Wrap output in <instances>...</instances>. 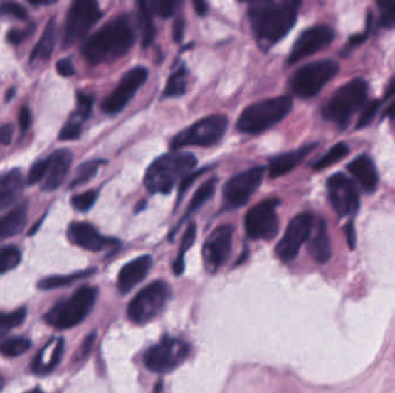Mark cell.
I'll list each match as a JSON object with an SVG mask.
<instances>
[{
  "label": "cell",
  "instance_id": "6da1fadb",
  "mask_svg": "<svg viewBox=\"0 0 395 393\" xmlns=\"http://www.w3.org/2000/svg\"><path fill=\"white\" fill-rule=\"evenodd\" d=\"M300 3L283 1H253L248 9L252 31L265 45H274L285 38L297 21Z\"/></svg>",
  "mask_w": 395,
  "mask_h": 393
},
{
  "label": "cell",
  "instance_id": "7a4b0ae2",
  "mask_svg": "<svg viewBox=\"0 0 395 393\" xmlns=\"http://www.w3.org/2000/svg\"><path fill=\"white\" fill-rule=\"evenodd\" d=\"M135 43V33L129 18H114L89 37L81 48L83 58L96 65L125 55Z\"/></svg>",
  "mask_w": 395,
  "mask_h": 393
},
{
  "label": "cell",
  "instance_id": "3957f363",
  "mask_svg": "<svg viewBox=\"0 0 395 393\" xmlns=\"http://www.w3.org/2000/svg\"><path fill=\"white\" fill-rule=\"evenodd\" d=\"M196 165V156L172 151L155 159L144 176V186L152 194H169Z\"/></svg>",
  "mask_w": 395,
  "mask_h": 393
},
{
  "label": "cell",
  "instance_id": "277c9868",
  "mask_svg": "<svg viewBox=\"0 0 395 393\" xmlns=\"http://www.w3.org/2000/svg\"><path fill=\"white\" fill-rule=\"evenodd\" d=\"M293 109L289 96L268 98L252 104L243 111L237 122V129L244 134H259L285 119Z\"/></svg>",
  "mask_w": 395,
  "mask_h": 393
},
{
  "label": "cell",
  "instance_id": "5b68a950",
  "mask_svg": "<svg viewBox=\"0 0 395 393\" xmlns=\"http://www.w3.org/2000/svg\"><path fill=\"white\" fill-rule=\"evenodd\" d=\"M98 287H80L70 299L63 300L53 306L46 316V323L55 329L66 330L81 323L92 311L98 299Z\"/></svg>",
  "mask_w": 395,
  "mask_h": 393
},
{
  "label": "cell",
  "instance_id": "8992f818",
  "mask_svg": "<svg viewBox=\"0 0 395 393\" xmlns=\"http://www.w3.org/2000/svg\"><path fill=\"white\" fill-rule=\"evenodd\" d=\"M368 83L363 79L352 80L328 99L322 109L326 119L344 126L368 97Z\"/></svg>",
  "mask_w": 395,
  "mask_h": 393
},
{
  "label": "cell",
  "instance_id": "52a82bcc",
  "mask_svg": "<svg viewBox=\"0 0 395 393\" xmlns=\"http://www.w3.org/2000/svg\"><path fill=\"white\" fill-rule=\"evenodd\" d=\"M340 70L337 61L319 60L304 65L290 80L291 92L297 97H315Z\"/></svg>",
  "mask_w": 395,
  "mask_h": 393
},
{
  "label": "cell",
  "instance_id": "ba28073f",
  "mask_svg": "<svg viewBox=\"0 0 395 393\" xmlns=\"http://www.w3.org/2000/svg\"><path fill=\"white\" fill-rule=\"evenodd\" d=\"M229 125L227 117L221 114L206 117L194 122L185 131L178 133L172 142V149L177 151L184 146H211L218 144Z\"/></svg>",
  "mask_w": 395,
  "mask_h": 393
},
{
  "label": "cell",
  "instance_id": "9c48e42d",
  "mask_svg": "<svg viewBox=\"0 0 395 393\" xmlns=\"http://www.w3.org/2000/svg\"><path fill=\"white\" fill-rule=\"evenodd\" d=\"M172 294L168 284L157 281L144 287L130 302L127 315L137 324H146L153 321L166 307Z\"/></svg>",
  "mask_w": 395,
  "mask_h": 393
},
{
  "label": "cell",
  "instance_id": "30bf717a",
  "mask_svg": "<svg viewBox=\"0 0 395 393\" xmlns=\"http://www.w3.org/2000/svg\"><path fill=\"white\" fill-rule=\"evenodd\" d=\"M98 4L93 0H77L70 5L64 26L63 46L70 48L88 34L93 26L101 18Z\"/></svg>",
  "mask_w": 395,
  "mask_h": 393
},
{
  "label": "cell",
  "instance_id": "8fae6325",
  "mask_svg": "<svg viewBox=\"0 0 395 393\" xmlns=\"http://www.w3.org/2000/svg\"><path fill=\"white\" fill-rule=\"evenodd\" d=\"M190 350L184 340L164 337L144 354V365L150 372L166 374L181 366L190 355Z\"/></svg>",
  "mask_w": 395,
  "mask_h": 393
},
{
  "label": "cell",
  "instance_id": "7c38bea8",
  "mask_svg": "<svg viewBox=\"0 0 395 393\" xmlns=\"http://www.w3.org/2000/svg\"><path fill=\"white\" fill-rule=\"evenodd\" d=\"M279 205V198H267L248 211L246 230L248 238L253 240L275 238L279 232V218L276 215V208Z\"/></svg>",
  "mask_w": 395,
  "mask_h": 393
},
{
  "label": "cell",
  "instance_id": "4fadbf2b",
  "mask_svg": "<svg viewBox=\"0 0 395 393\" xmlns=\"http://www.w3.org/2000/svg\"><path fill=\"white\" fill-rule=\"evenodd\" d=\"M148 77V70L142 66L132 68L120 80L118 86L112 90L102 103V111L109 116H115L125 109L139 89L144 86Z\"/></svg>",
  "mask_w": 395,
  "mask_h": 393
},
{
  "label": "cell",
  "instance_id": "5bb4252c",
  "mask_svg": "<svg viewBox=\"0 0 395 393\" xmlns=\"http://www.w3.org/2000/svg\"><path fill=\"white\" fill-rule=\"evenodd\" d=\"M313 227V217L304 212L289 222L283 238L276 244V257L283 262H291L297 257L300 248L309 240Z\"/></svg>",
  "mask_w": 395,
  "mask_h": 393
},
{
  "label": "cell",
  "instance_id": "9a60e30c",
  "mask_svg": "<svg viewBox=\"0 0 395 393\" xmlns=\"http://www.w3.org/2000/svg\"><path fill=\"white\" fill-rule=\"evenodd\" d=\"M265 168H248L233 176L223 188V203L227 209H236L246 205L263 180Z\"/></svg>",
  "mask_w": 395,
  "mask_h": 393
},
{
  "label": "cell",
  "instance_id": "2e32d148",
  "mask_svg": "<svg viewBox=\"0 0 395 393\" xmlns=\"http://www.w3.org/2000/svg\"><path fill=\"white\" fill-rule=\"evenodd\" d=\"M233 226L221 225L206 239L202 248L205 267L211 274L218 271L228 257L233 244Z\"/></svg>",
  "mask_w": 395,
  "mask_h": 393
},
{
  "label": "cell",
  "instance_id": "e0dca14e",
  "mask_svg": "<svg viewBox=\"0 0 395 393\" xmlns=\"http://www.w3.org/2000/svg\"><path fill=\"white\" fill-rule=\"evenodd\" d=\"M328 196L340 217L355 214L359 208V196L355 185L344 174L337 173L327 180Z\"/></svg>",
  "mask_w": 395,
  "mask_h": 393
},
{
  "label": "cell",
  "instance_id": "ac0fdd59",
  "mask_svg": "<svg viewBox=\"0 0 395 393\" xmlns=\"http://www.w3.org/2000/svg\"><path fill=\"white\" fill-rule=\"evenodd\" d=\"M334 31L328 26H315L303 31L295 42L288 57V64L294 65L310 55L325 49L333 42Z\"/></svg>",
  "mask_w": 395,
  "mask_h": 393
},
{
  "label": "cell",
  "instance_id": "d6986e66",
  "mask_svg": "<svg viewBox=\"0 0 395 393\" xmlns=\"http://www.w3.org/2000/svg\"><path fill=\"white\" fill-rule=\"evenodd\" d=\"M68 235L72 244L94 253L118 244L116 239L107 238L102 235L88 222H72L68 227Z\"/></svg>",
  "mask_w": 395,
  "mask_h": 393
},
{
  "label": "cell",
  "instance_id": "ffe728a7",
  "mask_svg": "<svg viewBox=\"0 0 395 393\" xmlns=\"http://www.w3.org/2000/svg\"><path fill=\"white\" fill-rule=\"evenodd\" d=\"M48 158H49V168L42 189L46 192H53L64 183L73 161V154L68 149H58L51 154Z\"/></svg>",
  "mask_w": 395,
  "mask_h": 393
},
{
  "label": "cell",
  "instance_id": "44dd1931",
  "mask_svg": "<svg viewBox=\"0 0 395 393\" xmlns=\"http://www.w3.org/2000/svg\"><path fill=\"white\" fill-rule=\"evenodd\" d=\"M153 265V259L149 255L137 257L131 262L124 265L120 269L118 274L117 286L122 294H127L130 291L133 290L140 281H144L150 268Z\"/></svg>",
  "mask_w": 395,
  "mask_h": 393
},
{
  "label": "cell",
  "instance_id": "7402d4cb",
  "mask_svg": "<svg viewBox=\"0 0 395 393\" xmlns=\"http://www.w3.org/2000/svg\"><path fill=\"white\" fill-rule=\"evenodd\" d=\"M65 350L64 338H53L37 354L31 365L33 372L37 375H46L53 372L62 361Z\"/></svg>",
  "mask_w": 395,
  "mask_h": 393
},
{
  "label": "cell",
  "instance_id": "603a6c76",
  "mask_svg": "<svg viewBox=\"0 0 395 393\" xmlns=\"http://www.w3.org/2000/svg\"><path fill=\"white\" fill-rule=\"evenodd\" d=\"M315 144L311 146H302L300 149L289 151V153L281 154V155L275 156L274 158L270 159L268 164V173L272 179L283 177L285 174L293 171L298 164H300L307 154L312 151Z\"/></svg>",
  "mask_w": 395,
  "mask_h": 393
},
{
  "label": "cell",
  "instance_id": "cb8c5ba5",
  "mask_svg": "<svg viewBox=\"0 0 395 393\" xmlns=\"http://www.w3.org/2000/svg\"><path fill=\"white\" fill-rule=\"evenodd\" d=\"M23 190V177L19 168L0 176V211L16 203Z\"/></svg>",
  "mask_w": 395,
  "mask_h": 393
},
{
  "label": "cell",
  "instance_id": "d4e9b609",
  "mask_svg": "<svg viewBox=\"0 0 395 393\" xmlns=\"http://www.w3.org/2000/svg\"><path fill=\"white\" fill-rule=\"evenodd\" d=\"M348 170L352 172V176L361 183V186L363 187L364 190L369 193L376 190L379 178H378L376 165H374L372 159L369 156H359L357 158L354 159L348 165Z\"/></svg>",
  "mask_w": 395,
  "mask_h": 393
},
{
  "label": "cell",
  "instance_id": "484cf974",
  "mask_svg": "<svg viewBox=\"0 0 395 393\" xmlns=\"http://www.w3.org/2000/svg\"><path fill=\"white\" fill-rule=\"evenodd\" d=\"M28 220V203L14 208L5 216L0 217V242L20 235Z\"/></svg>",
  "mask_w": 395,
  "mask_h": 393
},
{
  "label": "cell",
  "instance_id": "4316f807",
  "mask_svg": "<svg viewBox=\"0 0 395 393\" xmlns=\"http://www.w3.org/2000/svg\"><path fill=\"white\" fill-rule=\"evenodd\" d=\"M309 252L318 263H326L332 257L331 241L324 220H319L315 235L309 242Z\"/></svg>",
  "mask_w": 395,
  "mask_h": 393
},
{
  "label": "cell",
  "instance_id": "83f0119b",
  "mask_svg": "<svg viewBox=\"0 0 395 393\" xmlns=\"http://www.w3.org/2000/svg\"><path fill=\"white\" fill-rule=\"evenodd\" d=\"M56 43V21L55 18H50L43 34L41 37L38 43L35 45L34 50L31 51V61L49 60L53 55Z\"/></svg>",
  "mask_w": 395,
  "mask_h": 393
},
{
  "label": "cell",
  "instance_id": "f1b7e54d",
  "mask_svg": "<svg viewBox=\"0 0 395 393\" xmlns=\"http://www.w3.org/2000/svg\"><path fill=\"white\" fill-rule=\"evenodd\" d=\"M138 21L141 33V44L144 48H148L153 43L155 38V26H154L153 13L150 11L149 5L146 1H139Z\"/></svg>",
  "mask_w": 395,
  "mask_h": 393
},
{
  "label": "cell",
  "instance_id": "f546056e",
  "mask_svg": "<svg viewBox=\"0 0 395 393\" xmlns=\"http://www.w3.org/2000/svg\"><path fill=\"white\" fill-rule=\"evenodd\" d=\"M187 70L185 68H178L172 77H169L166 88L163 92V98L181 97L186 92Z\"/></svg>",
  "mask_w": 395,
  "mask_h": 393
},
{
  "label": "cell",
  "instance_id": "4dcf8cb0",
  "mask_svg": "<svg viewBox=\"0 0 395 393\" xmlns=\"http://www.w3.org/2000/svg\"><path fill=\"white\" fill-rule=\"evenodd\" d=\"M105 163V161L103 159H93V161H88V162L80 165L77 173H75V178L70 181V188H78V187L86 185L93 178L95 177L98 170Z\"/></svg>",
  "mask_w": 395,
  "mask_h": 393
},
{
  "label": "cell",
  "instance_id": "1f68e13d",
  "mask_svg": "<svg viewBox=\"0 0 395 393\" xmlns=\"http://www.w3.org/2000/svg\"><path fill=\"white\" fill-rule=\"evenodd\" d=\"M31 342L25 337H9L0 340V353L4 357H16L31 350Z\"/></svg>",
  "mask_w": 395,
  "mask_h": 393
},
{
  "label": "cell",
  "instance_id": "d6a6232c",
  "mask_svg": "<svg viewBox=\"0 0 395 393\" xmlns=\"http://www.w3.org/2000/svg\"><path fill=\"white\" fill-rule=\"evenodd\" d=\"M216 183H218V179L211 178V179L207 180L206 183H202L201 186L196 190L192 200H191L190 205L187 208L184 220H186L187 217L191 216V215L194 214V211L200 209L202 205H205L206 202L209 201V198L214 194Z\"/></svg>",
  "mask_w": 395,
  "mask_h": 393
},
{
  "label": "cell",
  "instance_id": "836d02e7",
  "mask_svg": "<svg viewBox=\"0 0 395 393\" xmlns=\"http://www.w3.org/2000/svg\"><path fill=\"white\" fill-rule=\"evenodd\" d=\"M95 270H86V271L75 272V274H68V276H51L46 277L38 283L37 287L40 290H53V289H58V287L66 286L70 284L74 283L81 278L88 277Z\"/></svg>",
  "mask_w": 395,
  "mask_h": 393
},
{
  "label": "cell",
  "instance_id": "e575fe53",
  "mask_svg": "<svg viewBox=\"0 0 395 393\" xmlns=\"http://www.w3.org/2000/svg\"><path fill=\"white\" fill-rule=\"evenodd\" d=\"M196 226L194 222H192V224L189 225L186 231H185L184 237H183V240H181V248H179V253H178L177 259H175L174 267H172L176 276H181V274L184 272L185 253H186L187 250L190 249V248L194 246V241H196Z\"/></svg>",
  "mask_w": 395,
  "mask_h": 393
},
{
  "label": "cell",
  "instance_id": "d590c367",
  "mask_svg": "<svg viewBox=\"0 0 395 393\" xmlns=\"http://www.w3.org/2000/svg\"><path fill=\"white\" fill-rule=\"evenodd\" d=\"M348 153H349V146L343 144V142H340V144L332 146L331 149L328 150L327 154H325L322 158L313 164L312 168H316V170L328 168V166H331V165L335 164L341 159L344 158Z\"/></svg>",
  "mask_w": 395,
  "mask_h": 393
},
{
  "label": "cell",
  "instance_id": "8d00e7d4",
  "mask_svg": "<svg viewBox=\"0 0 395 393\" xmlns=\"http://www.w3.org/2000/svg\"><path fill=\"white\" fill-rule=\"evenodd\" d=\"M21 262V252L16 246L0 248V276L16 269Z\"/></svg>",
  "mask_w": 395,
  "mask_h": 393
},
{
  "label": "cell",
  "instance_id": "74e56055",
  "mask_svg": "<svg viewBox=\"0 0 395 393\" xmlns=\"http://www.w3.org/2000/svg\"><path fill=\"white\" fill-rule=\"evenodd\" d=\"M27 316V309L20 308L12 313H0V337L6 335L16 326L21 325Z\"/></svg>",
  "mask_w": 395,
  "mask_h": 393
},
{
  "label": "cell",
  "instance_id": "f35d334b",
  "mask_svg": "<svg viewBox=\"0 0 395 393\" xmlns=\"http://www.w3.org/2000/svg\"><path fill=\"white\" fill-rule=\"evenodd\" d=\"M83 122L77 118V117H70L62 131L59 133V140L60 141H73L79 139L80 135L83 133Z\"/></svg>",
  "mask_w": 395,
  "mask_h": 393
},
{
  "label": "cell",
  "instance_id": "ab89813d",
  "mask_svg": "<svg viewBox=\"0 0 395 393\" xmlns=\"http://www.w3.org/2000/svg\"><path fill=\"white\" fill-rule=\"evenodd\" d=\"M98 200V192L95 190H88L79 195H75L70 200L72 207L79 212H87L90 210Z\"/></svg>",
  "mask_w": 395,
  "mask_h": 393
},
{
  "label": "cell",
  "instance_id": "60d3db41",
  "mask_svg": "<svg viewBox=\"0 0 395 393\" xmlns=\"http://www.w3.org/2000/svg\"><path fill=\"white\" fill-rule=\"evenodd\" d=\"M93 105H94V98L87 94L79 92L77 95V111L73 116L79 118L81 122H86L90 114H92Z\"/></svg>",
  "mask_w": 395,
  "mask_h": 393
},
{
  "label": "cell",
  "instance_id": "b9f144b4",
  "mask_svg": "<svg viewBox=\"0 0 395 393\" xmlns=\"http://www.w3.org/2000/svg\"><path fill=\"white\" fill-rule=\"evenodd\" d=\"M48 168H49V158L41 159V161L34 163L31 170H29V173H28V185L33 186V185H36L37 183L42 181L48 173Z\"/></svg>",
  "mask_w": 395,
  "mask_h": 393
},
{
  "label": "cell",
  "instance_id": "7bdbcfd3",
  "mask_svg": "<svg viewBox=\"0 0 395 393\" xmlns=\"http://www.w3.org/2000/svg\"><path fill=\"white\" fill-rule=\"evenodd\" d=\"M380 25L387 29L395 27V0L393 1H379Z\"/></svg>",
  "mask_w": 395,
  "mask_h": 393
},
{
  "label": "cell",
  "instance_id": "ee69618b",
  "mask_svg": "<svg viewBox=\"0 0 395 393\" xmlns=\"http://www.w3.org/2000/svg\"><path fill=\"white\" fill-rule=\"evenodd\" d=\"M152 13L163 18H168L175 13L177 7V1H161V0H153L148 3Z\"/></svg>",
  "mask_w": 395,
  "mask_h": 393
},
{
  "label": "cell",
  "instance_id": "f6af8a7d",
  "mask_svg": "<svg viewBox=\"0 0 395 393\" xmlns=\"http://www.w3.org/2000/svg\"><path fill=\"white\" fill-rule=\"evenodd\" d=\"M379 101H372L367 104L363 111H362L361 116H359V122L356 125V129H362L367 127L374 119L376 113L379 110Z\"/></svg>",
  "mask_w": 395,
  "mask_h": 393
},
{
  "label": "cell",
  "instance_id": "bcb514c9",
  "mask_svg": "<svg viewBox=\"0 0 395 393\" xmlns=\"http://www.w3.org/2000/svg\"><path fill=\"white\" fill-rule=\"evenodd\" d=\"M0 14L13 16L19 20H26L28 18L27 9L18 3L7 1L0 5Z\"/></svg>",
  "mask_w": 395,
  "mask_h": 393
},
{
  "label": "cell",
  "instance_id": "7dc6e473",
  "mask_svg": "<svg viewBox=\"0 0 395 393\" xmlns=\"http://www.w3.org/2000/svg\"><path fill=\"white\" fill-rule=\"evenodd\" d=\"M35 26L31 25V27L27 28L25 31H20V29H12L9 31L7 34V41L13 45H19V44L23 43L28 37L31 36L34 31Z\"/></svg>",
  "mask_w": 395,
  "mask_h": 393
},
{
  "label": "cell",
  "instance_id": "c3c4849f",
  "mask_svg": "<svg viewBox=\"0 0 395 393\" xmlns=\"http://www.w3.org/2000/svg\"><path fill=\"white\" fill-rule=\"evenodd\" d=\"M205 171L206 170H200V171L196 172V173H190L187 177L181 180V185H179V190H178V203L181 201V198L185 195V193L194 185V181Z\"/></svg>",
  "mask_w": 395,
  "mask_h": 393
},
{
  "label": "cell",
  "instance_id": "681fc988",
  "mask_svg": "<svg viewBox=\"0 0 395 393\" xmlns=\"http://www.w3.org/2000/svg\"><path fill=\"white\" fill-rule=\"evenodd\" d=\"M56 70L57 73L63 77H73L75 74V68H74L73 63L68 58L60 59V60L56 64Z\"/></svg>",
  "mask_w": 395,
  "mask_h": 393
},
{
  "label": "cell",
  "instance_id": "f907efd6",
  "mask_svg": "<svg viewBox=\"0 0 395 393\" xmlns=\"http://www.w3.org/2000/svg\"><path fill=\"white\" fill-rule=\"evenodd\" d=\"M31 122H33V117H31V109L28 107H22L19 112V125L22 133L29 131Z\"/></svg>",
  "mask_w": 395,
  "mask_h": 393
},
{
  "label": "cell",
  "instance_id": "816d5d0a",
  "mask_svg": "<svg viewBox=\"0 0 395 393\" xmlns=\"http://www.w3.org/2000/svg\"><path fill=\"white\" fill-rule=\"evenodd\" d=\"M96 333H93L90 335H87L86 339L83 340V345H81V348H80L79 353L77 354L78 360L83 359L88 355L89 352L92 350L93 345L95 343Z\"/></svg>",
  "mask_w": 395,
  "mask_h": 393
},
{
  "label": "cell",
  "instance_id": "f5cc1de1",
  "mask_svg": "<svg viewBox=\"0 0 395 393\" xmlns=\"http://www.w3.org/2000/svg\"><path fill=\"white\" fill-rule=\"evenodd\" d=\"M13 133H14V129H13V125H11V124L0 126V144L3 146L11 144Z\"/></svg>",
  "mask_w": 395,
  "mask_h": 393
},
{
  "label": "cell",
  "instance_id": "db71d44e",
  "mask_svg": "<svg viewBox=\"0 0 395 393\" xmlns=\"http://www.w3.org/2000/svg\"><path fill=\"white\" fill-rule=\"evenodd\" d=\"M183 35H184V21L183 18H177L175 25H174V31H172V36L176 42H181L183 40Z\"/></svg>",
  "mask_w": 395,
  "mask_h": 393
},
{
  "label": "cell",
  "instance_id": "11a10c76",
  "mask_svg": "<svg viewBox=\"0 0 395 393\" xmlns=\"http://www.w3.org/2000/svg\"><path fill=\"white\" fill-rule=\"evenodd\" d=\"M346 235L347 240H348V244L352 249L355 248L356 244V235L355 229H354V224L352 222H348L346 226Z\"/></svg>",
  "mask_w": 395,
  "mask_h": 393
},
{
  "label": "cell",
  "instance_id": "9f6ffc18",
  "mask_svg": "<svg viewBox=\"0 0 395 393\" xmlns=\"http://www.w3.org/2000/svg\"><path fill=\"white\" fill-rule=\"evenodd\" d=\"M368 36L369 29L365 31V33H362V34L354 35V36H352V38H350L349 45H359V44L363 43V42L368 38Z\"/></svg>",
  "mask_w": 395,
  "mask_h": 393
},
{
  "label": "cell",
  "instance_id": "6f0895ef",
  "mask_svg": "<svg viewBox=\"0 0 395 393\" xmlns=\"http://www.w3.org/2000/svg\"><path fill=\"white\" fill-rule=\"evenodd\" d=\"M194 9H196V12L199 14V16H205L207 11H209V5L205 1H194Z\"/></svg>",
  "mask_w": 395,
  "mask_h": 393
},
{
  "label": "cell",
  "instance_id": "680465c9",
  "mask_svg": "<svg viewBox=\"0 0 395 393\" xmlns=\"http://www.w3.org/2000/svg\"><path fill=\"white\" fill-rule=\"evenodd\" d=\"M384 117H389V119H391V122H392V126L395 129V101L393 102L389 107H387V110L385 111V113H384Z\"/></svg>",
  "mask_w": 395,
  "mask_h": 393
},
{
  "label": "cell",
  "instance_id": "91938a15",
  "mask_svg": "<svg viewBox=\"0 0 395 393\" xmlns=\"http://www.w3.org/2000/svg\"><path fill=\"white\" fill-rule=\"evenodd\" d=\"M395 95V77H393L392 81L389 82V88H387L386 98L392 97Z\"/></svg>",
  "mask_w": 395,
  "mask_h": 393
},
{
  "label": "cell",
  "instance_id": "94428289",
  "mask_svg": "<svg viewBox=\"0 0 395 393\" xmlns=\"http://www.w3.org/2000/svg\"><path fill=\"white\" fill-rule=\"evenodd\" d=\"M14 92H16V89L11 88L9 89V92L6 94V101H11L12 99L13 96H14Z\"/></svg>",
  "mask_w": 395,
  "mask_h": 393
},
{
  "label": "cell",
  "instance_id": "6125c7cd",
  "mask_svg": "<svg viewBox=\"0 0 395 393\" xmlns=\"http://www.w3.org/2000/svg\"><path fill=\"white\" fill-rule=\"evenodd\" d=\"M26 393H44L41 389H34V390L28 391Z\"/></svg>",
  "mask_w": 395,
  "mask_h": 393
}]
</instances>
